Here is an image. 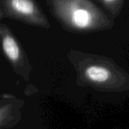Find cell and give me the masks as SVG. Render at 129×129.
Wrapping results in <instances>:
<instances>
[{
  "label": "cell",
  "instance_id": "cell-1",
  "mask_svg": "<svg viewBox=\"0 0 129 129\" xmlns=\"http://www.w3.org/2000/svg\"><path fill=\"white\" fill-rule=\"evenodd\" d=\"M45 1L53 17L70 33H95L114 26V21L91 0Z\"/></svg>",
  "mask_w": 129,
  "mask_h": 129
},
{
  "label": "cell",
  "instance_id": "cell-2",
  "mask_svg": "<svg viewBox=\"0 0 129 129\" xmlns=\"http://www.w3.org/2000/svg\"><path fill=\"white\" fill-rule=\"evenodd\" d=\"M5 17L45 29L51 28L37 0H0V19Z\"/></svg>",
  "mask_w": 129,
  "mask_h": 129
},
{
  "label": "cell",
  "instance_id": "cell-3",
  "mask_svg": "<svg viewBox=\"0 0 129 129\" xmlns=\"http://www.w3.org/2000/svg\"><path fill=\"white\" fill-rule=\"evenodd\" d=\"M0 38L2 50L8 60L14 68H25L28 65L25 52L11 29L3 23L0 24Z\"/></svg>",
  "mask_w": 129,
  "mask_h": 129
},
{
  "label": "cell",
  "instance_id": "cell-4",
  "mask_svg": "<svg viewBox=\"0 0 129 129\" xmlns=\"http://www.w3.org/2000/svg\"><path fill=\"white\" fill-rule=\"evenodd\" d=\"M81 67L84 77L93 83L103 85L113 77L109 63L103 59L87 57L82 61Z\"/></svg>",
  "mask_w": 129,
  "mask_h": 129
},
{
  "label": "cell",
  "instance_id": "cell-5",
  "mask_svg": "<svg viewBox=\"0 0 129 129\" xmlns=\"http://www.w3.org/2000/svg\"><path fill=\"white\" fill-rule=\"evenodd\" d=\"M104 7L113 14V16L117 17L122 8L124 0H101Z\"/></svg>",
  "mask_w": 129,
  "mask_h": 129
}]
</instances>
